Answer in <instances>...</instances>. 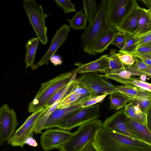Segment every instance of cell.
<instances>
[{"instance_id":"1","label":"cell","mask_w":151,"mask_h":151,"mask_svg":"<svg viewBox=\"0 0 151 151\" xmlns=\"http://www.w3.org/2000/svg\"><path fill=\"white\" fill-rule=\"evenodd\" d=\"M107 0H103L100 2L92 22L81 35L83 51L90 55H97L92 51V48L102 33L110 27L107 17Z\"/></svg>"},{"instance_id":"2","label":"cell","mask_w":151,"mask_h":151,"mask_svg":"<svg viewBox=\"0 0 151 151\" xmlns=\"http://www.w3.org/2000/svg\"><path fill=\"white\" fill-rule=\"evenodd\" d=\"M93 141L99 151H135L136 147L133 138L102 127L96 132Z\"/></svg>"},{"instance_id":"3","label":"cell","mask_w":151,"mask_h":151,"mask_svg":"<svg viewBox=\"0 0 151 151\" xmlns=\"http://www.w3.org/2000/svg\"><path fill=\"white\" fill-rule=\"evenodd\" d=\"M72 76L70 72H66L41 84L35 97L28 106L29 113H33L44 107L58 91L68 84Z\"/></svg>"},{"instance_id":"4","label":"cell","mask_w":151,"mask_h":151,"mask_svg":"<svg viewBox=\"0 0 151 151\" xmlns=\"http://www.w3.org/2000/svg\"><path fill=\"white\" fill-rule=\"evenodd\" d=\"M103 124L102 121L96 119L80 126L59 150L60 151H81L93 139Z\"/></svg>"},{"instance_id":"5","label":"cell","mask_w":151,"mask_h":151,"mask_svg":"<svg viewBox=\"0 0 151 151\" xmlns=\"http://www.w3.org/2000/svg\"><path fill=\"white\" fill-rule=\"evenodd\" d=\"M23 5L29 21L39 41L43 45L47 42V27L45 18L47 15L42 6L34 0H24Z\"/></svg>"},{"instance_id":"6","label":"cell","mask_w":151,"mask_h":151,"mask_svg":"<svg viewBox=\"0 0 151 151\" xmlns=\"http://www.w3.org/2000/svg\"><path fill=\"white\" fill-rule=\"evenodd\" d=\"M78 83L85 88L92 96L110 95L117 91L116 86L108 79L97 72L83 74L77 79Z\"/></svg>"},{"instance_id":"7","label":"cell","mask_w":151,"mask_h":151,"mask_svg":"<svg viewBox=\"0 0 151 151\" xmlns=\"http://www.w3.org/2000/svg\"><path fill=\"white\" fill-rule=\"evenodd\" d=\"M50 107H44L32 113L16 131L7 143L13 146L23 147L27 138L33 135L35 127L41 115Z\"/></svg>"},{"instance_id":"8","label":"cell","mask_w":151,"mask_h":151,"mask_svg":"<svg viewBox=\"0 0 151 151\" xmlns=\"http://www.w3.org/2000/svg\"><path fill=\"white\" fill-rule=\"evenodd\" d=\"M100 116L99 104L83 108L63 120L57 126L59 129L70 131L74 128L91 120Z\"/></svg>"},{"instance_id":"9","label":"cell","mask_w":151,"mask_h":151,"mask_svg":"<svg viewBox=\"0 0 151 151\" xmlns=\"http://www.w3.org/2000/svg\"><path fill=\"white\" fill-rule=\"evenodd\" d=\"M16 113L7 104L0 108V143L9 140L15 132L18 125Z\"/></svg>"},{"instance_id":"10","label":"cell","mask_w":151,"mask_h":151,"mask_svg":"<svg viewBox=\"0 0 151 151\" xmlns=\"http://www.w3.org/2000/svg\"><path fill=\"white\" fill-rule=\"evenodd\" d=\"M132 0H107V14L110 26L116 29L129 9Z\"/></svg>"},{"instance_id":"11","label":"cell","mask_w":151,"mask_h":151,"mask_svg":"<svg viewBox=\"0 0 151 151\" xmlns=\"http://www.w3.org/2000/svg\"><path fill=\"white\" fill-rule=\"evenodd\" d=\"M72 133L61 129H48L40 137V144L44 151L59 148L68 139Z\"/></svg>"},{"instance_id":"12","label":"cell","mask_w":151,"mask_h":151,"mask_svg":"<svg viewBox=\"0 0 151 151\" xmlns=\"http://www.w3.org/2000/svg\"><path fill=\"white\" fill-rule=\"evenodd\" d=\"M144 9L139 6L136 0H132L131 6L116 29L117 31L126 34H135Z\"/></svg>"},{"instance_id":"13","label":"cell","mask_w":151,"mask_h":151,"mask_svg":"<svg viewBox=\"0 0 151 151\" xmlns=\"http://www.w3.org/2000/svg\"><path fill=\"white\" fill-rule=\"evenodd\" d=\"M70 29L67 24H63L55 31V34L51 40L50 46L45 54L35 64L36 69L44 65H48L51 57L55 55L58 49L65 42Z\"/></svg>"},{"instance_id":"14","label":"cell","mask_w":151,"mask_h":151,"mask_svg":"<svg viewBox=\"0 0 151 151\" xmlns=\"http://www.w3.org/2000/svg\"><path fill=\"white\" fill-rule=\"evenodd\" d=\"M126 117L124 108H122L106 118L103 123L102 127L115 132L140 140L132 134L127 128L124 123Z\"/></svg>"},{"instance_id":"15","label":"cell","mask_w":151,"mask_h":151,"mask_svg":"<svg viewBox=\"0 0 151 151\" xmlns=\"http://www.w3.org/2000/svg\"><path fill=\"white\" fill-rule=\"evenodd\" d=\"M83 103L76 104L67 108L56 109L49 116L43 129L56 127L61 122L83 108L82 107Z\"/></svg>"},{"instance_id":"16","label":"cell","mask_w":151,"mask_h":151,"mask_svg":"<svg viewBox=\"0 0 151 151\" xmlns=\"http://www.w3.org/2000/svg\"><path fill=\"white\" fill-rule=\"evenodd\" d=\"M109 61V56L107 55H102L96 60L88 63L78 62L75 63L74 65L78 68L70 72L72 75L77 73L84 74L98 71L104 73L107 69Z\"/></svg>"},{"instance_id":"17","label":"cell","mask_w":151,"mask_h":151,"mask_svg":"<svg viewBox=\"0 0 151 151\" xmlns=\"http://www.w3.org/2000/svg\"><path fill=\"white\" fill-rule=\"evenodd\" d=\"M124 123L132 134L140 141L151 145V132L146 125L127 116Z\"/></svg>"},{"instance_id":"18","label":"cell","mask_w":151,"mask_h":151,"mask_svg":"<svg viewBox=\"0 0 151 151\" xmlns=\"http://www.w3.org/2000/svg\"><path fill=\"white\" fill-rule=\"evenodd\" d=\"M117 91L130 100H151V93L140 88L129 85L116 86Z\"/></svg>"},{"instance_id":"19","label":"cell","mask_w":151,"mask_h":151,"mask_svg":"<svg viewBox=\"0 0 151 151\" xmlns=\"http://www.w3.org/2000/svg\"><path fill=\"white\" fill-rule=\"evenodd\" d=\"M117 31L116 29L110 26L105 30L97 39L92 49L95 53H100L108 49Z\"/></svg>"},{"instance_id":"20","label":"cell","mask_w":151,"mask_h":151,"mask_svg":"<svg viewBox=\"0 0 151 151\" xmlns=\"http://www.w3.org/2000/svg\"><path fill=\"white\" fill-rule=\"evenodd\" d=\"M77 74L72 76L68 84L58 91L47 102L44 107H51L56 102L60 101L73 91L78 83L76 78Z\"/></svg>"},{"instance_id":"21","label":"cell","mask_w":151,"mask_h":151,"mask_svg":"<svg viewBox=\"0 0 151 151\" xmlns=\"http://www.w3.org/2000/svg\"><path fill=\"white\" fill-rule=\"evenodd\" d=\"M39 40L38 37H34L29 40L25 45L26 52L24 63L26 68L30 67L32 70L36 69L34 64L35 56L39 44Z\"/></svg>"},{"instance_id":"22","label":"cell","mask_w":151,"mask_h":151,"mask_svg":"<svg viewBox=\"0 0 151 151\" xmlns=\"http://www.w3.org/2000/svg\"><path fill=\"white\" fill-rule=\"evenodd\" d=\"M124 111L127 117L147 125V115L136 105L129 103L124 108Z\"/></svg>"},{"instance_id":"23","label":"cell","mask_w":151,"mask_h":151,"mask_svg":"<svg viewBox=\"0 0 151 151\" xmlns=\"http://www.w3.org/2000/svg\"><path fill=\"white\" fill-rule=\"evenodd\" d=\"M110 108L115 111L124 108L130 100L121 93L117 91L109 95Z\"/></svg>"},{"instance_id":"24","label":"cell","mask_w":151,"mask_h":151,"mask_svg":"<svg viewBox=\"0 0 151 151\" xmlns=\"http://www.w3.org/2000/svg\"><path fill=\"white\" fill-rule=\"evenodd\" d=\"M67 21L70 24V27L74 30L83 29L86 28L87 19L83 10L76 12L73 17L70 19H67Z\"/></svg>"},{"instance_id":"25","label":"cell","mask_w":151,"mask_h":151,"mask_svg":"<svg viewBox=\"0 0 151 151\" xmlns=\"http://www.w3.org/2000/svg\"><path fill=\"white\" fill-rule=\"evenodd\" d=\"M151 30V15L148 9H144L136 31V35L146 32Z\"/></svg>"},{"instance_id":"26","label":"cell","mask_w":151,"mask_h":151,"mask_svg":"<svg viewBox=\"0 0 151 151\" xmlns=\"http://www.w3.org/2000/svg\"><path fill=\"white\" fill-rule=\"evenodd\" d=\"M115 49H110L109 55V61L106 72L111 70L126 69V67L121 61L118 56V53Z\"/></svg>"},{"instance_id":"27","label":"cell","mask_w":151,"mask_h":151,"mask_svg":"<svg viewBox=\"0 0 151 151\" xmlns=\"http://www.w3.org/2000/svg\"><path fill=\"white\" fill-rule=\"evenodd\" d=\"M82 2L84 14L90 24L96 15L98 7L94 0H83Z\"/></svg>"},{"instance_id":"28","label":"cell","mask_w":151,"mask_h":151,"mask_svg":"<svg viewBox=\"0 0 151 151\" xmlns=\"http://www.w3.org/2000/svg\"><path fill=\"white\" fill-rule=\"evenodd\" d=\"M60 101L56 102L50 108L43 113L39 118L36 126L34 132L36 134L42 133L43 127L49 116L57 108Z\"/></svg>"},{"instance_id":"29","label":"cell","mask_w":151,"mask_h":151,"mask_svg":"<svg viewBox=\"0 0 151 151\" xmlns=\"http://www.w3.org/2000/svg\"><path fill=\"white\" fill-rule=\"evenodd\" d=\"M83 101L80 95L72 91L70 94L63 98L58 106L57 109L68 107L72 105L83 103Z\"/></svg>"},{"instance_id":"30","label":"cell","mask_w":151,"mask_h":151,"mask_svg":"<svg viewBox=\"0 0 151 151\" xmlns=\"http://www.w3.org/2000/svg\"><path fill=\"white\" fill-rule=\"evenodd\" d=\"M120 83L123 85L136 86L151 93V83H150L142 81L139 79L131 77L123 79Z\"/></svg>"},{"instance_id":"31","label":"cell","mask_w":151,"mask_h":151,"mask_svg":"<svg viewBox=\"0 0 151 151\" xmlns=\"http://www.w3.org/2000/svg\"><path fill=\"white\" fill-rule=\"evenodd\" d=\"M125 42L123 49L119 50V53L126 54L133 50L135 48V44L137 42L135 34H126Z\"/></svg>"},{"instance_id":"32","label":"cell","mask_w":151,"mask_h":151,"mask_svg":"<svg viewBox=\"0 0 151 151\" xmlns=\"http://www.w3.org/2000/svg\"><path fill=\"white\" fill-rule=\"evenodd\" d=\"M134 58L135 63L130 68L126 67V69L131 72L133 75L140 76L142 75V73L147 68L149 65L145 63L138 58Z\"/></svg>"},{"instance_id":"33","label":"cell","mask_w":151,"mask_h":151,"mask_svg":"<svg viewBox=\"0 0 151 151\" xmlns=\"http://www.w3.org/2000/svg\"><path fill=\"white\" fill-rule=\"evenodd\" d=\"M137 42L135 44L136 47L151 45V30L145 32L138 35H136Z\"/></svg>"},{"instance_id":"34","label":"cell","mask_w":151,"mask_h":151,"mask_svg":"<svg viewBox=\"0 0 151 151\" xmlns=\"http://www.w3.org/2000/svg\"><path fill=\"white\" fill-rule=\"evenodd\" d=\"M57 5L63 11L64 14H67L76 11L75 5L70 0H55Z\"/></svg>"},{"instance_id":"35","label":"cell","mask_w":151,"mask_h":151,"mask_svg":"<svg viewBox=\"0 0 151 151\" xmlns=\"http://www.w3.org/2000/svg\"><path fill=\"white\" fill-rule=\"evenodd\" d=\"M125 39V34L120 31H117L111 45L117 46L120 49L119 50H122L124 46Z\"/></svg>"},{"instance_id":"36","label":"cell","mask_w":151,"mask_h":151,"mask_svg":"<svg viewBox=\"0 0 151 151\" xmlns=\"http://www.w3.org/2000/svg\"><path fill=\"white\" fill-rule=\"evenodd\" d=\"M151 100L147 99L137 100H130L129 103L137 106L140 110L147 115V111L150 107Z\"/></svg>"},{"instance_id":"37","label":"cell","mask_w":151,"mask_h":151,"mask_svg":"<svg viewBox=\"0 0 151 151\" xmlns=\"http://www.w3.org/2000/svg\"><path fill=\"white\" fill-rule=\"evenodd\" d=\"M107 95L105 94L92 96L83 102L82 103V107L85 108L97 104L102 101Z\"/></svg>"},{"instance_id":"38","label":"cell","mask_w":151,"mask_h":151,"mask_svg":"<svg viewBox=\"0 0 151 151\" xmlns=\"http://www.w3.org/2000/svg\"><path fill=\"white\" fill-rule=\"evenodd\" d=\"M118 56L122 62L127 68L131 67L135 62L134 58L131 55L119 52L118 53Z\"/></svg>"},{"instance_id":"39","label":"cell","mask_w":151,"mask_h":151,"mask_svg":"<svg viewBox=\"0 0 151 151\" xmlns=\"http://www.w3.org/2000/svg\"><path fill=\"white\" fill-rule=\"evenodd\" d=\"M132 55L134 58L140 59L145 63L151 65V55L131 51L126 53Z\"/></svg>"},{"instance_id":"40","label":"cell","mask_w":151,"mask_h":151,"mask_svg":"<svg viewBox=\"0 0 151 151\" xmlns=\"http://www.w3.org/2000/svg\"><path fill=\"white\" fill-rule=\"evenodd\" d=\"M131 51L151 55V45L136 47Z\"/></svg>"},{"instance_id":"41","label":"cell","mask_w":151,"mask_h":151,"mask_svg":"<svg viewBox=\"0 0 151 151\" xmlns=\"http://www.w3.org/2000/svg\"><path fill=\"white\" fill-rule=\"evenodd\" d=\"M81 151H99L96 147L93 139L89 142Z\"/></svg>"},{"instance_id":"42","label":"cell","mask_w":151,"mask_h":151,"mask_svg":"<svg viewBox=\"0 0 151 151\" xmlns=\"http://www.w3.org/2000/svg\"><path fill=\"white\" fill-rule=\"evenodd\" d=\"M33 136V135H31L28 137L26 140L25 144L28 145L32 147H37V143Z\"/></svg>"},{"instance_id":"43","label":"cell","mask_w":151,"mask_h":151,"mask_svg":"<svg viewBox=\"0 0 151 151\" xmlns=\"http://www.w3.org/2000/svg\"><path fill=\"white\" fill-rule=\"evenodd\" d=\"M50 60L56 65L60 64L62 63L61 57L58 55H54L50 58Z\"/></svg>"},{"instance_id":"44","label":"cell","mask_w":151,"mask_h":151,"mask_svg":"<svg viewBox=\"0 0 151 151\" xmlns=\"http://www.w3.org/2000/svg\"><path fill=\"white\" fill-rule=\"evenodd\" d=\"M144 74L147 76L151 77V65H148L147 68L142 73V74Z\"/></svg>"},{"instance_id":"45","label":"cell","mask_w":151,"mask_h":151,"mask_svg":"<svg viewBox=\"0 0 151 151\" xmlns=\"http://www.w3.org/2000/svg\"><path fill=\"white\" fill-rule=\"evenodd\" d=\"M147 126L151 132V116L147 114Z\"/></svg>"},{"instance_id":"46","label":"cell","mask_w":151,"mask_h":151,"mask_svg":"<svg viewBox=\"0 0 151 151\" xmlns=\"http://www.w3.org/2000/svg\"><path fill=\"white\" fill-rule=\"evenodd\" d=\"M140 79L142 81L145 82L147 79V76L144 74H142L140 75Z\"/></svg>"},{"instance_id":"47","label":"cell","mask_w":151,"mask_h":151,"mask_svg":"<svg viewBox=\"0 0 151 151\" xmlns=\"http://www.w3.org/2000/svg\"><path fill=\"white\" fill-rule=\"evenodd\" d=\"M147 114L151 116V102L150 107L147 111Z\"/></svg>"},{"instance_id":"48","label":"cell","mask_w":151,"mask_h":151,"mask_svg":"<svg viewBox=\"0 0 151 151\" xmlns=\"http://www.w3.org/2000/svg\"><path fill=\"white\" fill-rule=\"evenodd\" d=\"M148 9L149 10V12L150 13V15H151V6L150 7V8Z\"/></svg>"}]
</instances>
